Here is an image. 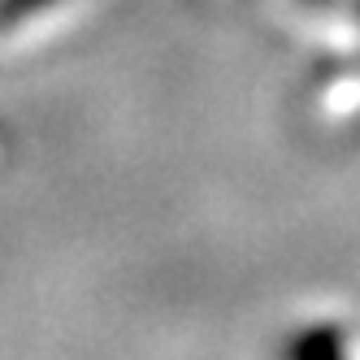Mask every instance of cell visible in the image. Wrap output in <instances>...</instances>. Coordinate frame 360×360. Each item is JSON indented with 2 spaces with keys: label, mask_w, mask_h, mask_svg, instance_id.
I'll use <instances>...</instances> for the list:
<instances>
[{
  "label": "cell",
  "mask_w": 360,
  "mask_h": 360,
  "mask_svg": "<svg viewBox=\"0 0 360 360\" xmlns=\"http://www.w3.org/2000/svg\"><path fill=\"white\" fill-rule=\"evenodd\" d=\"M48 5H57V0H0V27H18V22L44 13Z\"/></svg>",
  "instance_id": "cell-1"
}]
</instances>
